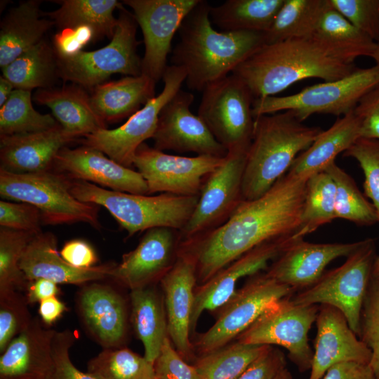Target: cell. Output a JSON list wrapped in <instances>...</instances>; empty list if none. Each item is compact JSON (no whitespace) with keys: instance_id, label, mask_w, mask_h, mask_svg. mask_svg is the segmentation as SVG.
Wrapping results in <instances>:
<instances>
[{"instance_id":"cell-15","label":"cell","mask_w":379,"mask_h":379,"mask_svg":"<svg viewBox=\"0 0 379 379\" xmlns=\"http://www.w3.org/2000/svg\"><path fill=\"white\" fill-rule=\"evenodd\" d=\"M224 158L173 155L144 142L135 153L133 166L147 182L149 195L161 192L197 196L206 177L222 164Z\"/></svg>"},{"instance_id":"cell-36","label":"cell","mask_w":379,"mask_h":379,"mask_svg":"<svg viewBox=\"0 0 379 379\" xmlns=\"http://www.w3.org/2000/svg\"><path fill=\"white\" fill-rule=\"evenodd\" d=\"M328 5V0H284L265 32V44L313 36Z\"/></svg>"},{"instance_id":"cell-43","label":"cell","mask_w":379,"mask_h":379,"mask_svg":"<svg viewBox=\"0 0 379 379\" xmlns=\"http://www.w3.org/2000/svg\"><path fill=\"white\" fill-rule=\"evenodd\" d=\"M328 1V5L314 35L329 42L358 50L364 56L371 57L375 41L353 25Z\"/></svg>"},{"instance_id":"cell-17","label":"cell","mask_w":379,"mask_h":379,"mask_svg":"<svg viewBox=\"0 0 379 379\" xmlns=\"http://www.w3.org/2000/svg\"><path fill=\"white\" fill-rule=\"evenodd\" d=\"M193 100L192 93L180 89L165 105L152 137L154 147L224 158L227 149L217 141L203 120L191 112Z\"/></svg>"},{"instance_id":"cell-57","label":"cell","mask_w":379,"mask_h":379,"mask_svg":"<svg viewBox=\"0 0 379 379\" xmlns=\"http://www.w3.org/2000/svg\"><path fill=\"white\" fill-rule=\"evenodd\" d=\"M39 304V314L46 326L54 324L67 310L65 304L57 296L46 298Z\"/></svg>"},{"instance_id":"cell-25","label":"cell","mask_w":379,"mask_h":379,"mask_svg":"<svg viewBox=\"0 0 379 379\" xmlns=\"http://www.w3.org/2000/svg\"><path fill=\"white\" fill-rule=\"evenodd\" d=\"M116 263L81 269L67 262L57 248V239L50 232L36 234L22 257L20 267L27 281L46 279L58 284L84 285L109 279Z\"/></svg>"},{"instance_id":"cell-6","label":"cell","mask_w":379,"mask_h":379,"mask_svg":"<svg viewBox=\"0 0 379 379\" xmlns=\"http://www.w3.org/2000/svg\"><path fill=\"white\" fill-rule=\"evenodd\" d=\"M72 180L53 169L15 173L0 168V196L36 206L43 225L84 222L100 230V206L76 199L70 191Z\"/></svg>"},{"instance_id":"cell-48","label":"cell","mask_w":379,"mask_h":379,"mask_svg":"<svg viewBox=\"0 0 379 379\" xmlns=\"http://www.w3.org/2000/svg\"><path fill=\"white\" fill-rule=\"evenodd\" d=\"M77 339L70 330L56 331L52 343V362L43 379H96L78 369L69 357V350Z\"/></svg>"},{"instance_id":"cell-37","label":"cell","mask_w":379,"mask_h":379,"mask_svg":"<svg viewBox=\"0 0 379 379\" xmlns=\"http://www.w3.org/2000/svg\"><path fill=\"white\" fill-rule=\"evenodd\" d=\"M335 185L331 175L321 171L306 181L305 198L301 222L293 239H303L335 217Z\"/></svg>"},{"instance_id":"cell-19","label":"cell","mask_w":379,"mask_h":379,"mask_svg":"<svg viewBox=\"0 0 379 379\" xmlns=\"http://www.w3.org/2000/svg\"><path fill=\"white\" fill-rule=\"evenodd\" d=\"M99 281L78 291L77 314L88 334L104 349L121 347L128 331L126 301L114 286Z\"/></svg>"},{"instance_id":"cell-56","label":"cell","mask_w":379,"mask_h":379,"mask_svg":"<svg viewBox=\"0 0 379 379\" xmlns=\"http://www.w3.org/2000/svg\"><path fill=\"white\" fill-rule=\"evenodd\" d=\"M25 291V296L28 305L39 303L41 300L57 296L60 293V288L57 283L46 279L28 281Z\"/></svg>"},{"instance_id":"cell-46","label":"cell","mask_w":379,"mask_h":379,"mask_svg":"<svg viewBox=\"0 0 379 379\" xmlns=\"http://www.w3.org/2000/svg\"><path fill=\"white\" fill-rule=\"evenodd\" d=\"M359 338L371 351L369 366L379 379V277H371L361 314Z\"/></svg>"},{"instance_id":"cell-49","label":"cell","mask_w":379,"mask_h":379,"mask_svg":"<svg viewBox=\"0 0 379 379\" xmlns=\"http://www.w3.org/2000/svg\"><path fill=\"white\" fill-rule=\"evenodd\" d=\"M43 225L40 211L34 206L24 202L0 201L1 227L38 234Z\"/></svg>"},{"instance_id":"cell-4","label":"cell","mask_w":379,"mask_h":379,"mask_svg":"<svg viewBox=\"0 0 379 379\" xmlns=\"http://www.w3.org/2000/svg\"><path fill=\"white\" fill-rule=\"evenodd\" d=\"M321 131L303 124L290 110L255 117L243 176V200L268 191Z\"/></svg>"},{"instance_id":"cell-35","label":"cell","mask_w":379,"mask_h":379,"mask_svg":"<svg viewBox=\"0 0 379 379\" xmlns=\"http://www.w3.org/2000/svg\"><path fill=\"white\" fill-rule=\"evenodd\" d=\"M284 0H227L211 6L210 20L222 31L266 32Z\"/></svg>"},{"instance_id":"cell-42","label":"cell","mask_w":379,"mask_h":379,"mask_svg":"<svg viewBox=\"0 0 379 379\" xmlns=\"http://www.w3.org/2000/svg\"><path fill=\"white\" fill-rule=\"evenodd\" d=\"M36 234L0 228V293L26 289L28 281L20 263L25 249Z\"/></svg>"},{"instance_id":"cell-13","label":"cell","mask_w":379,"mask_h":379,"mask_svg":"<svg viewBox=\"0 0 379 379\" xmlns=\"http://www.w3.org/2000/svg\"><path fill=\"white\" fill-rule=\"evenodd\" d=\"M248 147L228 150L222 164L206 177L192 215L179 231L180 242L220 226L243 200L242 182Z\"/></svg>"},{"instance_id":"cell-32","label":"cell","mask_w":379,"mask_h":379,"mask_svg":"<svg viewBox=\"0 0 379 379\" xmlns=\"http://www.w3.org/2000/svg\"><path fill=\"white\" fill-rule=\"evenodd\" d=\"M152 286L131 290L130 319L145 358L154 364L168 333L164 298Z\"/></svg>"},{"instance_id":"cell-52","label":"cell","mask_w":379,"mask_h":379,"mask_svg":"<svg viewBox=\"0 0 379 379\" xmlns=\"http://www.w3.org/2000/svg\"><path fill=\"white\" fill-rule=\"evenodd\" d=\"M361 124V137L379 140V83L369 91L354 109Z\"/></svg>"},{"instance_id":"cell-54","label":"cell","mask_w":379,"mask_h":379,"mask_svg":"<svg viewBox=\"0 0 379 379\" xmlns=\"http://www.w3.org/2000/svg\"><path fill=\"white\" fill-rule=\"evenodd\" d=\"M60 253L67 262L81 269L95 267L98 260L94 248L82 239H74L66 241Z\"/></svg>"},{"instance_id":"cell-23","label":"cell","mask_w":379,"mask_h":379,"mask_svg":"<svg viewBox=\"0 0 379 379\" xmlns=\"http://www.w3.org/2000/svg\"><path fill=\"white\" fill-rule=\"evenodd\" d=\"M316 322L317 333L308 379H321L329 368L342 362L369 364L371 350L358 339L338 309L321 305Z\"/></svg>"},{"instance_id":"cell-2","label":"cell","mask_w":379,"mask_h":379,"mask_svg":"<svg viewBox=\"0 0 379 379\" xmlns=\"http://www.w3.org/2000/svg\"><path fill=\"white\" fill-rule=\"evenodd\" d=\"M359 51L321 39L314 35L264 44L231 73L249 88L255 99L285 90L309 78L331 81L357 69Z\"/></svg>"},{"instance_id":"cell-8","label":"cell","mask_w":379,"mask_h":379,"mask_svg":"<svg viewBox=\"0 0 379 379\" xmlns=\"http://www.w3.org/2000/svg\"><path fill=\"white\" fill-rule=\"evenodd\" d=\"M376 258L375 240H362L342 265L324 272L314 284L291 298L299 305L320 303L338 309L359 337L362 306Z\"/></svg>"},{"instance_id":"cell-14","label":"cell","mask_w":379,"mask_h":379,"mask_svg":"<svg viewBox=\"0 0 379 379\" xmlns=\"http://www.w3.org/2000/svg\"><path fill=\"white\" fill-rule=\"evenodd\" d=\"M164 88L149 100L127 121L114 129L104 128L88 135L81 140L84 145L95 148L116 162L128 168L133 163L138 147L152 138L159 113L165 105L180 90L186 79L180 67L168 65L163 76Z\"/></svg>"},{"instance_id":"cell-58","label":"cell","mask_w":379,"mask_h":379,"mask_svg":"<svg viewBox=\"0 0 379 379\" xmlns=\"http://www.w3.org/2000/svg\"><path fill=\"white\" fill-rule=\"evenodd\" d=\"M14 89L12 83L1 75L0 77V107L7 101Z\"/></svg>"},{"instance_id":"cell-1","label":"cell","mask_w":379,"mask_h":379,"mask_svg":"<svg viewBox=\"0 0 379 379\" xmlns=\"http://www.w3.org/2000/svg\"><path fill=\"white\" fill-rule=\"evenodd\" d=\"M306 181L286 173L260 197L242 200L220 226L180 241L178 252L194 260L197 282L207 281L258 246L293 237L301 222Z\"/></svg>"},{"instance_id":"cell-24","label":"cell","mask_w":379,"mask_h":379,"mask_svg":"<svg viewBox=\"0 0 379 379\" xmlns=\"http://www.w3.org/2000/svg\"><path fill=\"white\" fill-rule=\"evenodd\" d=\"M197 282L194 260L178 251L173 266L160 280L168 337L182 358L192 354L190 319Z\"/></svg>"},{"instance_id":"cell-11","label":"cell","mask_w":379,"mask_h":379,"mask_svg":"<svg viewBox=\"0 0 379 379\" xmlns=\"http://www.w3.org/2000/svg\"><path fill=\"white\" fill-rule=\"evenodd\" d=\"M198 116L227 151L248 147L253 136L255 100L237 77L228 76L208 85L202 91Z\"/></svg>"},{"instance_id":"cell-33","label":"cell","mask_w":379,"mask_h":379,"mask_svg":"<svg viewBox=\"0 0 379 379\" xmlns=\"http://www.w3.org/2000/svg\"><path fill=\"white\" fill-rule=\"evenodd\" d=\"M1 69L15 88L27 91L51 88L59 77L57 53L46 38Z\"/></svg>"},{"instance_id":"cell-44","label":"cell","mask_w":379,"mask_h":379,"mask_svg":"<svg viewBox=\"0 0 379 379\" xmlns=\"http://www.w3.org/2000/svg\"><path fill=\"white\" fill-rule=\"evenodd\" d=\"M27 305L18 291L0 293V353L31 324L33 319Z\"/></svg>"},{"instance_id":"cell-45","label":"cell","mask_w":379,"mask_h":379,"mask_svg":"<svg viewBox=\"0 0 379 379\" xmlns=\"http://www.w3.org/2000/svg\"><path fill=\"white\" fill-rule=\"evenodd\" d=\"M343 154L354 158L361 168L366 196L371 200L379 220V140L360 137Z\"/></svg>"},{"instance_id":"cell-16","label":"cell","mask_w":379,"mask_h":379,"mask_svg":"<svg viewBox=\"0 0 379 379\" xmlns=\"http://www.w3.org/2000/svg\"><path fill=\"white\" fill-rule=\"evenodd\" d=\"M200 0H124L133 11L145 44L142 74L155 82L163 78L168 65L171 42L183 20Z\"/></svg>"},{"instance_id":"cell-61","label":"cell","mask_w":379,"mask_h":379,"mask_svg":"<svg viewBox=\"0 0 379 379\" xmlns=\"http://www.w3.org/2000/svg\"><path fill=\"white\" fill-rule=\"evenodd\" d=\"M372 276L379 277V256H377L375 260L373 267Z\"/></svg>"},{"instance_id":"cell-31","label":"cell","mask_w":379,"mask_h":379,"mask_svg":"<svg viewBox=\"0 0 379 379\" xmlns=\"http://www.w3.org/2000/svg\"><path fill=\"white\" fill-rule=\"evenodd\" d=\"M156 83L144 74L103 82L92 89V106L105 123L129 118L155 97Z\"/></svg>"},{"instance_id":"cell-28","label":"cell","mask_w":379,"mask_h":379,"mask_svg":"<svg viewBox=\"0 0 379 379\" xmlns=\"http://www.w3.org/2000/svg\"><path fill=\"white\" fill-rule=\"evenodd\" d=\"M33 100L49 107L62 128L78 138L107 128L92 106L91 95L79 85L37 89Z\"/></svg>"},{"instance_id":"cell-18","label":"cell","mask_w":379,"mask_h":379,"mask_svg":"<svg viewBox=\"0 0 379 379\" xmlns=\"http://www.w3.org/2000/svg\"><path fill=\"white\" fill-rule=\"evenodd\" d=\"M179 242L176 230L155 227L145 231L138 246L115 264L110 279L130 290L152 286L173 266Z\"/></svg>"},{"instance_id":"cell-30","label":"cell","mask_w":379,"mask_h":379,"mask_svg":"<svg viewBox=\"0 0 379 379\" xmlns=\"http://www.w3.org/2000/svg\"><path fill=\"white\" fill-rule=\"evenodd\" d=\"M41 1L28 0L11 8L0 23V66L8 65L18 56L44 39L55 22L40 11Z\"/></svg>"},{"instance_id":"cell-3","label":"cell","mask_w":379,"mask_h":379,"mask_svg":"<svg viewBox=\"0 0 379 379\" xmlns=\"http://www.w3.org/2000/svg\"><path fill=\"white\" fill-rule=\"evenodd\" d=\"M211 8L206 1H199L183 20L180 40L172 51V65L185 71L186 84L193 91H203L228 76L265 44L264 32L215 29Z\"/></svg>"},{"instance_id":"cell-12","label":"cell","mask_w":379,"mask_h":379,"mask_svg":"<svg viewBox=\"0 0 379 379\" xmlns=\"http://www.w3.org/2000/svg\"><path fill=\"white\" fill-rule=\"evenodd\" d=\"M295 291L259 272L227 301L213 325L197 339L195 347L201 356L227 345L251 326L274 302Z\"/></svg>"},{"instance_id":"cell-60","label":"cell","mask_w":379,"mask_h":379,"mask_svg":"<svg viewBox=\"0 0 379 379\" xmlns=\"http://www.w3.org/2000/svg\"><path fill=\"white\" fill-rule=\"evenodd\" d=\"M274 379H293V378L288 370L285 368L276 376Z\"/></svg>"},{"instance_id":"cell-47","label":"cell","mask_w":379,"mask_h":379,"mask_svg":"<svg viewBox=\"0 0 379 379\" xmlns=\"http://www.w3.org/2000/svg\"><path fill=\"white\" fill-rule=\"evenodd\" d=\"M353 25L374 41L379 39V0H328Z\"/></svg>"},{"instance_id":"cell-26","label":"cell","mask_w":379,"mask_h":379,"mask_svg":"<svg viewBox=\"0 0 379 379\" xmlns=\"http://www.w3.org/2000/svg\"><path fill=\"white\" fill-rule=\"evenodd\" d=\"M77 139L60 125L43 131L0 136V168L15 173L52 170L59 152Z\"/></svg>"},{"instance_id":"cell-38","label":"cell","mask_w":379,"mask_h":379,"mask_svg":"<svg viewBox=\"0 0 379 379\" xmlns=\"http://www.w3.org/2000/svg\"><path fill=\"white\" fill-rule=\"evenodd\" d=\"M268 346L237 341L201 356L194 366L200 379H237Z\"/></svg>"},{"instance_id":"cell-29","label":"cell","mask_w":379,"mask_h":379,"mask_svg":"<svg viewBox=\"0 0 379 379\" xmlns=\"http://www.w3.org/2000/svg\"><path fill=\"white\" fill-rule=\"evenodd\" d=\"M361 137V124L354 110L338 118L327 130L322 131L305 150L298 155L287 173L304 179L324 171Z\"/></svg>"},{"instance_id":"cell-51","label":"cell","mask_w":379,"mask_h":379,"mask_svg":"<svg viewBox=\"0 0 379 379\" xmlns=\"http://www.w3.org/2000/svg\"><path fill=\"white\" fill-rule=\"evenodd\" d=\"M93 40H95L94 31L89 27L81 26L58 30L53 36L52 44L58 57L67 58L81 51Z\"/></svg>"},{"instance_id":"cell-10","label":"cell","mask_w":379,"mask_h":379,"mask_svg":"<svg viewBox=\"0 0 379 379\" xmlns=\"http://www.w3.org/2000/svg\"><path fill=\"white\" fill-rule=\"evenodd\" d=\"M319 307L296 304L291 296L272 303L237 341L251 345H279L301 372L310 370L313 354L308 333Z\"/></svg>"},{"instance_id":"cell-9","label":"cell","mask_w":379,"mask_h":379,"mask_svg":"<svg viewBox=\"0 0 379 379\" xmlns=\"http://www.w3.org/2000/svg\"><path fill=\"white\" fill-rule=\"evenodd\" d=\"M114 33L105 46L93 51H81L58 58L59 77L84 88H93L112 74H142V59L137 53L138 23L133 13L121 5Z\"/></svg>"},{"instance_id":"cell-53","label":"cell","mask_w":379,"mask_h":379,"mask_svg":"<svg viewBox=\"0 0 379 379\" xmlns=\"http://www.w3.org/2000/svg\"><path fill=\"white\" fill-rule=\"evenodd\" d=\"M285 368L282 352L269 345L237 379H274Z\"/></svg>"},{"instance_id":"cell-7","label":"cell","mask_w":379,"mask_h":379,"mask_svg":"<svg viewBox=\"0 0 379 379\" xmlns=\"http://www.w3.org/2000/svg\"><path fill=\"white\" fill-rule=\"evenodd\" d=\"M378 83V65L357 68L342 79L310 86L295 94L255 99L253 115L255 118L290 110L302 122L313 114L344 116Z\"/></svg>"},{"instance_id":"cell-55","label":"cell","mask_w":379,"mask_h":379,"mask_svg":"<svg viewBox=\"0 0 379 379\" xmlns=\"http://www.w3.org/2000/svg\"><path fill=\"white\" fill-rule=\"evenodd\" d=\"M321 379H376L369 364L353 361L337 364Z\"/></svg>"},{"instance_id":"cell-22","label":"cell","mask_w":379,"mask_h":379,"mask_svg":"<svg viewBox=\"0 0 379 379\" xmlns=\"http://www.w3.org/2000/svg\"><path fill=\"white\" fill-rule=\"evenodd\" d=\"M352 243L316 244L293 239L268 266L265 273L295 291L314 284L326 266L340 257H348L361 244Z\"/></svg>"},{"instance_id":"cell-41","label":"cell","mask_w":379,"mask_h":379,"mask_svg":"<svg viewBox=\"0 0 379 379\" xmlns=\"http://www.w3.org/2000/svg\"><path fill=\"white\" fill-rule=\"evenodd\" d=\"M324 171L331 175L335 182L336 218L345 219L361 226L379 222L372 203L366 200L353 178L335 161L329 164Z\"/></svg>"},{"instance_id":"cell-50","label":"cell","mask_w":379,"mask_h":379,"mask_svg":"<svg viewBox=\"0 0 379 379\" xmlns=\"http://www.w3.org/2000/svg\"><path fill=\"white\" fill-rule=\"evenodd\" d=\"M172 344L167 337L154 363L157 379H200L195 366L186 363Z\"/></svg>"},{"instance_id":"cell-5","label":"cell","mask_w":379,"mask_h":379,"mask_svg":"<svg viewBox=\"0 0 379 379\" xmlns=\"http://www.w3.org/2000/svg\"><path fill=\"white\" fill-rule=\"evenodd\" d=\"M71 193L78 200L105 207L129 237L155 227L182 230L197 204V196L169 193L135 194L72 180Z\"/></svg>"},{"instance_id":"cell-59","label":"cell","mask_w":379,"mask_h":379,"mask_svg":"<svg viewBox=\"0 0 379 379\" xmlns=\"http://www.w3.org/2000/svg\"><path fill=\"white\" fill-rule=\"evenodd\" d=\"M371 57L375 60V65L379 67V39L375 41V46Z\"/></svg>"},{"instance_id":"cell-21","label":"cell","mask_w":379,"mask_h":379,"mask_svg":"<svg viewBox=\"0 0 379 379\" xmlns=\"http://www.w3.org/2000/svg\"><path fill=\"white\" fill-rule=\"evenodd\" d=\"M53 170L72 180H83L110 190L148 194L147 182L138 171L112 160L86 145L65 147L58 154Z\"/></svg>"},{"instance_id":"cell-39","label":"cell","mask_w":379,"mask_h":379,"mask_svg":"<svg viewBox=\"0 0 379 379\" xmlns=\"http://www.w3.org/2000/svg\"><path fill=\"white\" fill-rule=\"evenodd\" d=\"M58 125L53 115L35 110L31 91L15 88L0 107V136L43 131Z\"/></svg>"},{"instance_id":"cell-20","label":"cell","mask_w":379,"mask_h":379,"mask_svg":"<svg viewBox=\"0 0 379 379\" xmlns=\"http://www.w3.org/2000/svg\"><path fill=\"white\" fill-rule=\"evenodd\" d=\"M293 239V237H288L258 246L196 287L190 333L194 331L204 310L213 311L223 306L237 292L236 286L240 279L267 270L269 262L274 260Z\"/></svg>"},{"instance_id":"cell-40","label":"cell","mask_w":379,"mask_h":379,"mask_svg":"<svg viewBox=\"0 0 379 379\" xmlns=\"http://www.w3.org/2000/svg\"><path fill=\"white\" fill-rule=\"evenodd\" d=\"M96 379H157L154 364L128 348L104 349L88 362Z\"/></svg>"},{"instance_id":"cell-27","label":"cell","mask_w":379,"mask_h":379,"mask_svg":"<svg viewBox=\"0 0 379 379\" xmlns=\"http://www.w3.org/2000/svg\"><path fill=\"white\" fill-rule=\"evenodd\" d=\"M33 319L1 353L0 379H43L52 362V343L57 331Z\"/></svg>"},{"instance_id":"cell-34","label":"cell","mask_w":379,"mask_h":379,"mask_svg":"<svg viewBox=\"0 0 379 379\" xmlns=\"http://www.w3.org/2000/svg\"><path fill=\"white\" fill-rule=\"evenodd\" d=\"M60 7L43 14L55 22L61 30L85 26L91 27L95 39L112 38L117 22L114 11L121 5L117 0H62L55 1Z\"/></svg>"}]
</instances>
